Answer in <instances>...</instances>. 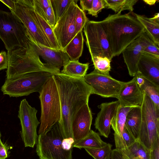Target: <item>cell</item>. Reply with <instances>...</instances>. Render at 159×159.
<instances>
[{
    "mask_svg": "<svg viewBox=\"0 0 159 159\" xmlns=\"http://www.w3.org/2000/svg\"><path fill=\"white\" fill-rule=\"evenodd\" d=\"M53 77L61 104V114L59 123L65 139L72 138V120L81 108L88 104L92 89L83 78L70 77L60 72L54 74Z\"/></svg>",
    "mask_w": 159,
    "mask_h": 159,
    "instance_id": "1",
    "label": "cell"
},
{
    "mask_svg": "<svg viewBox=\"0 0 159 159\" xmlns=\"http://www.w3.org/2000/svg\"><path fill=\"white\" fill-rule=\"evenodd\" d=\"M107 37L113 57L119 55L145 29L135 13L109 14L101 21Z\"/></svg>",
    "mask_w": 159,
    "mask_h": 159,
    "instance_id": "2",
    "label": "cell"
},
{
    "mask_svg": "<svg viewBox=\"0 0 159 159\" xmlns=\"http://www.w3.org/2000/svg\"><path fill=\"white\" fill-rule=\"evenodd\" d=\"M7 54L8 66L6 71L7 79L38 71H46L53 74L60 72V70L42 62L39 56L32 48L30 39L28 47L7 51Z\"/></svg>",
    "mask_w": 159,
    "mask_h": 159,
    "instance_id": "3",
    "label": "cell"
},
{
    "mask_svg": "<svg viewBox=\"0 0 159 159\" xmlns=\"http://www.w3.org/2000/svg\"><path fill=\"white\" fill-rule=\"evenodd\" d=\"M65 139L59 122L39 134L36 152L40 159H72V150L64 147Z\"/></svg>",
    "mask_w": 159,
    "mask_h": 159,
    "instance_id": "4",
    "label": "cell"
},
{
    "mask_svg": "<svg viewBox=\"0 0 159 159\" xmlns=\"http://www.w3.org/2000/svg\"><path fill=\"white\" fill-rule=\"evenodd\" d=\"M41 108L39 134L59 122L61 107L59 94L53 76L44 84L39 92Z\"/></svg>",
    "mask_w": 159,
    "mask_h": 159,
    "instance_id": "5",
    "label": "cell"
},
{
    "mask_svg": "<svg viewBox=\"0 0 159 159\" xmlns=\"http://www.w3.org/2000/svg\"><path fill=\"white\" fill-rule=\"evenodd\" d=\"M0 38L7 51L28 47L30 39L19 18L11 12L0 10Z\"/></svg>",
    "mask_w": 159,
    "mask_h": 159,
    "instance_id": "6",
    "label": "cell"
},
{
    "mask_svg": "<svg viewBox=\"0 0 159 159\" xmlns=\"http://www.w3.org/2000/svg\"><path fill=\"white\" fill-rule=\"evenodd\" d=\"M55 74L41 71L26 73L6 79L1 88L4 95L18 97L39 93L46 82Z\"/></svg>",
    "mask_w": 159,
    "mask_h": 159,
    "instance_id": "7",
    "label": "cell"
},
{
    "mask_svg": "<svg viewBox=\"0 0 159 159\" xmlns=\"http://www.w3.org/2000/svg\"><path fill=\"white\" fill-rule=\"evenodd\" d=\"M141 109V121L138 140L150 150L159 139V111L145 93Z\"/></svg>",
    "mask_w": 159,
    "mask_h": 159,
    "instance_id": "8",
    "label": "cell"
},
{
    "mask_svg": "<svg viewBox=\"0 0 159 159\" xmlns=\"http://www.w3.org/2000/svg\"><path fill=\"white\" fill-rule=\"evenodd\" d=\"M86 44L91 58L96 56L113 57L106 34L101 21L88 20L84 27Z\"/></svg>",
    "mask_w": 159,
    "mask_h": 159,
    "instance_id": "9",
    "label": "cell"
},
{
    "mask_svg": "<svg viewBox=\"0 0 159 159\" xmlns=\"http://www.w3.org/2000/svg\"><path fill=\"white\" fill-rule=\"evenodd\" d=\"M34 11L33 0H16L15 9L11 11L23 24L28 35L34 42L51 48L36 21Z\"/></svg>",
    "mask_w": 159,
    "mask_h": 159,
    "instance_id": "10",
    "label": "cell"
},
{
    "mask_svg": "<svg viewBox=\"0 0 159 159\" xmlns=\"http://www.w3.org/2000/svg\"><path fill=\"white\" fill-rule=\"evenodd\" d=\"M37 112V110L30 106L25 99L21 101L18 116L21 127V137L25 147L33 148L36 144L37 129L40 124L36 116Z\"/></svg>",
    "mask_w": 159,
    "mask_h": 159,
    "instance_id": "11",
    "label": "cell"
},
{
    "mask_svg": "<svg viewBox=\"0 0 159 159\" xmlns=\"http://www.w3.org/2000/svg\"><path fill=\"white\" fill-rule=\"evenodd\" d=\"M77 1L73 0L53 28L57 41L62 50L76 35L75 19Z\"/></svg>",
    "mask_w": 159,
    "mask_h": 159,
    "instance_id": "12",
    "label": "cell"
},
{
    "mask_svg": "<svg viewBox=\"0 0 159 159\" xmlns=\"http://www.w3.org/2000/svg\"><path fill=\"white\" fill-rule=\"evenodd\" d=\"M92 89V94L104 98H117L124 82L117 80L110 75L99 73L95 70L84 78Z\"/></svg>",
    "mask_w": 159,
    "mask_h": 159,
    "instance_id": "13",
    "label": "cell"
},
{
    "mask_svg": "<svg viewBox=\"0 0 159 159\" xmlns=\"http://www.w3.org/2000/svg\"><path fill=\"white\" fill-rule=\"evenodd\" d=\"M144 91L137 83L136 79L124 82L117 98L122 107H141L144 96Z\"/></svg>",
    "mask_w": 159,
    "mask_h": 159,
    "instance_id": "14",
    "label": "cell"
},
{
    "mask_svg": "<svg viewBox=\"0 0 159 159\" xmlns=\"http://www.w3.org/2000/svg\"><path fill=\"white\" fill-rule=\"evenodd\" d=\"M92 119L91 111L88 104L84 105L77 112L72 120L71 124L74 143L89 134L91 130Z\"/></svg>",
    "mask_w": 159,
    "mask_h": 159,
    "instance_id": "15",
    "label": "cell"
},
{
    "mask_svg": "<svg viewBox=\"0 0 159 159\" xmlns=\"http://www.w3.org/2000/svg\"><path fill=\"white\" fill-rule=\"evenodd\" d=\"M119 103L118 100L102 103L98 107L101 109L98 113L94 125L100 134L107 138L111 133L112 119L115 116Z\"/></svg>",
    "mask_w": 159,
    "mask_h": 159,
    "instance_id": "16",
    "label": "cell"
},
{
    "mask_svg": "<svg viewBox=\"0 0 159 159\" xmlns=\"http://www.w3.org/2000/svg\"><path fill=\"white\" fill-rule=\"evenodd\" d=\"M30 38L33 50L49 66L60 70L70 60L68 55L63 50L61 49H55L37 44Z\"/></svg>",
    "mask_w": 159,
    "mask_h": 159,
    "instance_id": "17",
    "label": "cell"
},
{
    "mask_svg": "<svg viewBox=\"0 0 159 159\" xmlns=\"http://www.w3.org/2000/svg\"><path fill=\"white\" fill-rule=\"evenodd\" d=\"M137 69L145 79L159 87V56L142 52Z\"/></svg>",
    "mask_w": 159,
    "mask_h": 159,
    "instance_id": "18",
    "label": "cell"
},
{
    "mask_svg": "<svg viewBox=\"0 0 159 159\" xmlns=\"http://www.w3.org/2000/svg\"><path fill=\"white\" fill-rule=\"evenodd\" d=\"M141 35L123 51V57L129 75L134 77L138 73L137 65L143 49Z\"/></svg>",
    "mask_w": 159,
    "mask_h": 159,
    "instance_id": "19",
    "label": "cell"
},
{
    "mask_svg": "<svg viewBox=\"0 0 159 159\" xmlns=\"http://www.w3.org/2000/svg\"><path fill=\"white\" fill-rule=\"evenodd\" d=\"M133 107H122L119 106L115 116L111 122L113 130L116 149L122 150L126 148L122 134L127 115Z\"/></svg>",
    "mask_w": 159,
    "mask_h": 159,
    "instance_id": "20",
    "label": "cell"
},
{
    "mask_svg": "<svg viewBox=\"0 0 159 159\" xmlns=\"http://www.w3.org/2000/svg\"><path fill=\"white\" fill-rule=\"evenodd\" d=\"M141 121V107H133L127 115L125 125L136 140L139 139Z\"/></svg>",
    "mask_w": 159,
    "mask_h": 159,
    "instance_id": "21",
    "label": "cell"
},
{
    "mask_svg": "<svg viewBox=\"0 0 159 159\" xmlns=\"http://www.w3.org/2000/svg\"><path fill=\"white\" fill-rule=\"evenodd\" d=\"M84 38L82 31L77 34L65 48L64 51L70 61H79L83 52Z\"/></svg>",
    "mask_w": 159,
    "mask_h": 159,
    "instance_id": "22",
    "label": "cell"
},
{
    "mask_svg": "<svg viewBox=\"0 0 159 159\" xmlns=\"http://www.w3.org/2000/svg\"><path fill=\"white\" fill-rule=\"evenodd\" d=\"M138 20L144 28L145 32L159 46V20L149 18L135 13Z\"/></svg>",
    "mask_w": 159,
    "mask_h": 159,
    "instance_id": "23",
    "label": "cell"
},
{
    "mask_svg": "<svg viewBox=\"0 0 159 159\" xmlns=\"http://www.w3.org/2000/svg\"><path fill=\"white\" fill-rule=\"evenodd\" d=\"M89 63H82L79 61L69 60L63 67L60 73L70 77L84 78L87 74Z\"/></svg>",
    "mask_w": 159,
    "mask_h": 159,
    "instance_id": "24",
    "label": "cell"
},
{
    "mask_svg": "<svg viewBox=\"0 0 159 159\" xmlns=\"http://www.w3.org/2000/svg\"><path fill=\"white\" fill-rule=\"evenodd\" d=\"M34 15L37 24L49 43L51 48L55 49H61L54 34L53 29L47 21L34 10Z\"/></svg>",
    "mask_w": 159,
    "mask_h": 159,
    "instance_id": "25",
    "label": "cell"
},
{
    "mask_svg": "<svg viewBox=\"0 0 159 159\" xmlns=\"http://www.w3.org/2000/svg\"><path fill=\"white\" fill-rule=\"evenodd\" d=\"M129 159H150V150L139 140L125 149L121 150Z\"/></svg>",
    "mask_w": 159,
    "mask_h": 159,
    "instance_id": "26",
    "label": "cell"
},
{
    "mask_svg": "<svg viewBox=\"0 0 159 159\" xmlns=\"http://www.w3.org/2000/svg\"><path fill=\"white\" fill-rule=\"evenodd\" d=\"M106 143L101 139L99 134L91 130L86 136L74 143L73 147L80 149L98 148L102 147Z\"/></svg>",
    "mask_w": 159,
    "mask_h": 159,
    "instance_id": "27",
    "label": "cell"
},
{
    "mask_svg": "<svg viewBox=\"0 0 159 159\" xmlns=\"http://www.w3.org/2000/svg\"><path fill=\"white\" fill-rule=\"evenodd\" d=\"M138 0H105L107 8L113 11L115 13H121L124 10L132 12L134 6Z\"/></svg>",
    "mask_w": 159,
    "mask_h": 159,
    "instance_id": "28",
    "label": "cell"
},
{
    "mask_svg": "<svg viewBox=\"0 0 159 159\" xmlns=\"http://www.w3.org/2000/svg\"><path fill=\"white\" fill-rule=\"evenodd\" d=\"M153 102L156 109L159 111V87L145 79L140 87Z\"/></svg>",
    "mask_w": 159,
    "mask_h": 159,
    "instance_id": "29",
    "label": "cell"
},
{
    "mask_svg": "<svg viewBox=\"0 0 159 159\" xmlns=\"http://www.w3.org/2000/svg\"><path fill=\"white\" fill-rule=\"evenodd\" d=\"M112 145L106 143L102 147L98 148H85L86 151L94 159H110Z\"/></svg>",
    "mask_w": 159,
    "mask_h": 159,
    "instance_id": "30",
    "label": "cell"
},
{
    "mask_svg": "<svg viewBox=\"0 0 159 159\" xmlns=\"http://www.w3.org/2000/svg\"><path fill=\"white\" fill-rule=\"evenodd\" d=\"M94 69L97 72L104 75H110L111 60L107 57L94 56L91 58Z\"/></svg>",
    "mask_w": 159,
    "mask_h": 159,
    "instance_id": "31",
    "label": "cell"
},
{
    "mask_svg": "<svg viewBox=\"0 0 159 159\" xmlns=\"http://www.w3.org/2000/svg\"><path fill=\"white\" fill-rule=\"evenodd\" d=\"M50 1L57 22L73 0H50Z\"/></svg>",
    "mask_w": 159,
    "mask_h": 159,
    "instance_id": "32",
    "label": "cell"
},
{
    "mask_svg": "<svg viewBox=\"0 0 159 159\" xmlns=\"http://www.w3.org/2000/svg\"><path fill=\"white\" fill-rule=\"evenodd\" d=\"M144 52L159 56V46L156 44L144 32L141 35Z\"/></svg>",
    "mask_w": 159,
    "mask_h": 159,
    "instance_id": "33",
    "label": "cell"
},
{
    "mask_svg": "<svg viewBox=\"0 0 159 159\" xmlns=\"http://www.w3.org/2000/svg\"><path fill=\"white\" fill-rule=\"evenodd\" d=\"M89 20L84 11L76 5L75 19L76 34L82 31L87 21Z\"/></svg>",
    "mask_w": 159,
    "mask_h": 159,
    "instance_id": "34",
    "label": "cell"
},
{
    "mask_svg": "<svg viewBox=\"0 0 159 159\" xmlns=\"http://www.w3.org/2000/svg\"><path fill=\"white\" fill-rule=\"evenodd\" d=\"M51 4L50 0H33L34 10L44 20L46 11Z\"/></svg>",
    "mask_w": 159,
    "mask_h": 159,
    "instance_id": "35",
    "label": "cell"
},
{
    "mask_svg": "<svg viewBox=\"0 0 159 159\" xmlns=\"http://www.w3.org/2000/svg\"><path fill=\"white\" fill-rule=\"evenodd\" d=\"M106 7L105 0H93L92 8L88 11V14L97 17L102 9Z\"/></svg>",
    "mask_w": 159,
    "mask_h": 159,
    "instance_id": "36",
    "label": "cell"
},
{
    "mask_svg": "<svg viewBox=\"0 0 159 159\" xmlns=\"http://www.w3.org/2000/svg\"><path fill=\"white\" fill-rule=\"evenodd\" d=\"M45 20L53 29L56 24V20L51 4L46 11Z\"/></svg>",
    "mask_w": 159,
    "mask_h": 159,
    "instance_id": "37",
    "label": "cell"
},
{
    "mask_svg": "<svg viewBox=\"0 0 159 159\" xmlns=\"http://www.w3.org/2000/svg\"><path fill=\"white\" fill-rule=\"evenodd\" d=\"M122 137L126 148L133 144L136 140L130 133L125 125L123 131Z\"/></svg>",
    "mask_w": 159,
    "mask_h": 159,
    "instance_id": "38",
    "label": "cell"
},
{
    "mask_svg": "<svg viewBox=\"0 0 159 159\" xmlns=\"http://www.w3.org/2000/svg\"><path fill=\"white\" fill-rule=\"evenodd\" d=\"M11 147H12L3 143L0 138V159H6L8 157L10 153L8 150Z\"/></svg>",
    "mask_w": 159,
    "mask_h": 159,
    "instance_id": "39",
    "label": "cell"
},
{
    "mask_svg": "<svg viewBox=\"0 0 159 159\" xmlns=\"http://www.w3.org/2000/svg\"><path fill=\"white\" fill-rule=\"evenodd\" d=\"M8 66V58L7 52L5 51L0 52V71L7 69Z\"/></svg>",
    "mask_w": 159,
    "mask_h": 159,
    "instance_id": "40",
    "label": "cell"
},
{
    "mask_svg": "<svg viewBox=\"0 0 159 159\" xmlns=\"http://www.w3.org/2000/svg\"><path fill=\"white\" fill-rule=\"evenodd\" d=\"M150 159H159V139L157 140L150 150Z\"/></svg>",
    "mask_w": 159,
    "mask_h": 159,
    "instance_id": "41",
    "label": "cell"
},
{
    "mask_svg": "<svg viewBox=\"0 0 159 159\" xmlns=\"http://www.w3.org/2000/svg\"><path fill=\"white\" fill-rule=\"evenodd\" d=\"M110 159H129L121 151L116 149L112 150Z\"/></svg>",
    "mask_w": 159,
    "mask_h": 159,
    "instance_id": "42",
    "label": "cell"
},
{
    "mask_svg": "<svg viewBox=\"0 0 159 159\" xmlns=\"http://www.w3.org/2000/svg\"><path fill=\"white\" fill-rule=\"evenodd\" d=\"M93 0H80V4L81 9L84 11H89L91 8Z\"/></svg>",
    "mask_w": 159,
    "mask_h": 159,
    "instance_id": "43",
    "label": "cell"
},
{
    "mask_svg": "<svg viewBox=\"0 0 159 159\" xmlns=\"http://www.w3.org/2000/svg\"><path fill=\"white\" fill-rule=\"evenodd\" d=\"M0 1L7 6L10 9L11 11H14L16 7V0H2Z\"/></svg>",
    "mask_w": 159,
    "mask_h": 159,
    "instance_id": "44",
    "label": "cell"
},
{
    "mask_svg": "<svg viewBox=\"0 0 159 159\" xmlns=\"http://www.w3.org/2000/svg\"><path fill=\"white\" fill-rule=\"evenodd\" d=\"M143 1L147 4L152 5L154 4L157 2V0H143Z\"/></svg>",
    "mask_w": 159,
    "mask_h": 159,
    "instance_id": "45",
    "label": "cell"
},
{
    "mask_svg": "<svg viewBox=\"0 0 159 159\" xmlns=\"http://www.w3.org/2000/svg\"><path fill=\"white\" fill-rule=\"evenodd\" d=\"M1 132L0 131V138H1Z\"/></svg>",
    "mask_w": 159,
    "mask_h": 159,
    "instance_id": "46",
    "label": "cell"
}]
</instances>
